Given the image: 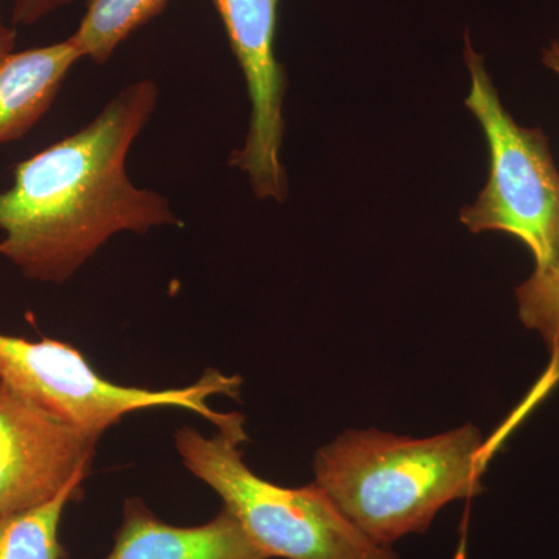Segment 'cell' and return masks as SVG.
I'll use <instances>...</instances> for the list:
<instances>
[{"instance_id": "obj_11", "label": "cell", "mask_w": 559, "mask_h": 559, "mask_svg": "<svg viewBox=\"0 0 559 559\" xmlns=\"http://www.w3.org/2000/svg\"><path fill=\"white\" fill-rule=\"evenodd\" d=\"M83 480L62 489L57 498L0 518V559H62L60 527L66 507L80 495Z\"/></svg>"}, {"instance_id": "obj_8", "label": "cell", "mask_w": 559, "mask_h": 559, "mask_svg": "<svg viewBox=\"0 0 559 559\" xmlns=\"http://www.w3.org/2000/svg\"><path fill=\"white\" fill-rule=\"evenodd\" d=\"M105 559H267L224 509L212 521L178 527L159 520L140 498L124 500L112 549Z\"/></svg>"}, {"instance_id": "obj_13", "label": "cell", "mask_w": 559, "mask_h": 559, "mask_svg": "<svg viewBox=\"0 0 559 559\" xmlns=\"http://www.w3.org/2000/svg\"><path fill=\"white\" fill-rule=\"evenodd\" d=\"M70 2L73 0H14L11 21L13 25L31 27Z\"/></svg>"}, {"instance_id": "obj_10", "label": "cell", "mask_w": 559, "mask_h": 559, "mask_svg": "<svg viewBox=\"0 0 559 559\" xmlns=\"http://www.w3.org/2000/svg\"><path fill=\"white\" fill-rule=\"evenodd\" d=\"M168 0H91L79 28L69 36L81 57L103 64L132 33L164 13Z\"/></svg>"}, {"instance_id": "obj_7", "label": "cell", "mask_w": 559, "mask_h": 559, "mask_svg": "<svg viewBox=\"0 0 559 559\" xmlns=\"http://www.w3.org/2000/svg\"><path fill=\"white\" fill-rule=\"evenodd\" d=\"M98 440L0 381V518L43 506L86 479Z\"/></svg>"}, {"instance_id": "obj_2", "label": "cell", "mask_w": 559, "mask_h": 559, "mask_svg": "<svg viewBox=\"0 0 559 559\" xmlns=\"http://www.w3.org/2000/svg\"><path fill=\"white\" fill-rule=\"evenodd\" d=\"M485 448L473 425L428 439L348 430L314 459L316 484L382 546L421 535L448 503L481 491Z\"/></svg>"}, {"instance_id": "obj_5", "label": "cell", "mask_w": 559, "mask_h": 559, "mask_svg": "<svg viewBox=\"0 0 559 559\" xmlns=\"http://www.w3.org/2000/svg\"><path fill=\"white\" fill-rule=\"evenodd\" d=\"M0 381L51 417L100 437L134 412L178 407L209 419L216 429L240 414L213 409V396L238 400V374L207 370L187 388L150 390L105 380L80 349L55 340L28 341L0 333Z\"/></svg>"}, {"instance_id": "obj_1", "label": "cell", "mask_w": 559, "mask_h": 559, "mask_svg": "<svg viewBox=\"0 0 559 559\" xmlns=\"http://www.w3.org/2000/svg\"><path fill=\"white\" fill-rule=\"evenodd\" d=\"M157 102L153 80L134 81L87 127L20 162L0 190V257L25 278L64 285L121 231L183 227L164 194L128 176V154Z\"/></svg>"}, {"instance_id": "obj_9", "label": "cell", "mask_w": 559, "mask_h": 559, "mask_svg": "<svg viewBox=\"0 0 559 559\" xmlns=\"http://www.w3.org/2000/svg\"><path fill=\"white\" fill-rule=\"evenodd\" d=\"M81 57L72 39L0 61V146L25 138L49 112L70 70Z\"/></svg>"}, {"instance_id": "obj_14", "label": "cell", "mask_w": 559, "mask_h": 559, "mask_svg": "<svg viewBox=\"0 0 559 559\" xmlns=\"http://www.w3.org/2000/svg\"><path fill=\"white\" fill-rule=\"evenodd\" d=\"M14 46H16V32L7 25L0 16V61L13 53Z\"/></svg>"}, {"instance_id": "obj_12", "label": "cell", "mask_w": 559, "mask_h": 559, "mask_svg": "<svg viewBox=\"0 0 559 559\" xmlns=\"http://www.w3.org/2000/svg\"><path fill=\"white\" fill-rule=\"evenodd\" d=\"M543 62L559 76V39L543 51ZM518 311L528 330L538 331L551 353L559 348V264L546 275L532 274L516 288Z\"/></svg>"}, {"instance_id": "obj_6", "label": "cell", "mask_w": 559, "mask_h": 559, "mask_svg": "<svg viewBox=\"0 0 559 559\" xmlns=\"http://www.w3.org/2000/svg\"><path fill=\"white\" fill-rule=\"evenodd\" d=\"M231 51L246 80L250 103L248 134L241 148L231 151L230 167L248 175L259 200L288 198V175L280 159L285 135L288 79L275 55L280 0H212Z\"/></svg>"}, {"instance_id": "obj_15", "label": "cell", "mask_w": 559, "mask_h": 559, "mask_svg": "<svg viewBox=\"0 0 559 559\" xmlns=\"http://www.w3.org/2000/svg\"><path fill=\"white\" fill-rule=\"evenodd\" d=\"M468 522H469V513L466 511L465 516H463L462 527H460V536L457 547H455L454 555H452V559H469L468 558Z\"/></svg>"}, {"instance_id": "obj_4", "label": "cell", "mask_w": 559, "mask_h": 559, "mask_svg": "<svg viewBox=\"0 0 559 559\" xmlns=\"http://www.w3.org/2000/svg\"><path fill=\"white\" fill-rule=\"evenodd\" d=\"M465 61L471 75L465 105L487 138L489 178L460 219L473 234L503 231L518 238L535 259L533 274H550L559 264V170L549 138L540 128L521 127L503 108L469 35Z\"/></svg>"}, {"instance_id": "obj_3", "label": "cell", "mask_w": 559, "mask_h": 559, "mask_svg": "<svg viewBox=\"0 0 559 559\" xmlns=\"http://www.w3.org/2000/svg\"><path fill=\"white\" fill-rule=\"evenodd\" d=\"M245 417L212 437L183 426L175 447L186 468L223 500L267 559H400L369 538L318 484L289 488L257 476L242 459Z\"/></svg>"}]
</instances>
